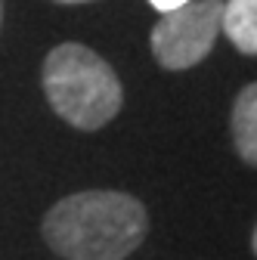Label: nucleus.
<instances>
[{"instance_id":"obj_6","label":"nucleus","mask_w":257,"mask_h":260,"mask_svg":"<svg viewBox=\"0 0 257 260\" xmlns=\"http://www.w3.org/2000/svg\"><path fill=\"white\" fill-rule=\"evenodd\" d=\"M149 4H152L158 13H171V10H180L183 4H189V0H149Z\"/></svg>"},{"instance_id":"obj_7","label":"nucleus","mask_w":257,"mask_h":260,"mask_svg":"<svg viewBox=\"0 0 257 260\" xmlns=\"http://www.w3.org/2000/svg\"><path fill=\"white\" fill-rule=\"evenodd\" d=\"M53 4H66V7H75V4H93V0H53Z\"/></svg>"},{"instance_id":"obj_2","label":"nucleus","mask_w":257,"mask_h":260,"mask_svg":"<svg viewBox=\"0 0 257 260\" xmlns=\"http://www.w3.org/2000/svg\"><path fill=\"white\" fill-rule=\"evenodd\" d=\"M44 96L50 109L78 130L106 127L124 103L115 69L84 44H59L44 59Z\"/></svg>"},{"instance_id":"obj_5","label":"nucleus","mask_w":257,"mask_h":260,"mask_svg":"<svg viewBox=\"0 0 257 260\" xmlns=\"http://www.w3.org/2000/svg\"><path fill=\"white\" fill-rule=\"evenodd\" d=\"M220 31H227L239 53L257 56V0H227Z\"/></svg>"},{"instance_id":"obj_9","label":"nucleus","mask_w":257,"mask_h":260,"mask_svg":"<svg viewBox=\"0 0 257 260\" xmlns=\"http://www.w3.org/2000/svg\"><path fill=\"white\" fill-rule=\"evenodd\" d=\"M0 25H4V0H0Z\"/></svg>"},{"instance_id":"obj_4","label":"nucleus","mask_w":257,"mask_h":260,"mask_svg":"<svg viewBox=\"0 0 257 260\" xmlns=\"http://www.w3.org/2000/svg\"><path fill=\"white\" fill-rule=\"evenodd\" d=\"M230 127H233V143L239 158L245 165L257 168V81L242 87V93L236 96Z\"/></svg>"},{"instance_id":"obj_8","label":"nucleus","mask_w":257,"mask_h":260,"mask_svg":"<svg viewBox=\"0 0 257 260\" xmlns=\"http://www.w3.org/2000/svg\"><path fill=\"white\" fill-rule=\"evenodd\" d=\"M251 248H254V257H257V226H254V236H251Z\"/></svg>"},{"instance_id":"obj_1","label":"nucleus","mask_w":257,"mask_h":260,"mask_svg":"<svg viewBox=\"0 0 257 260\" xmlns=\"http://www.w3.org/2000/svg\"><path fill=\"white\" fill-rule=\"evenodd\" d=\"M41 233L62 260H124L143 245L149 214L127 192L84 189L47 211Z\"/></svg>"},{"instance_id":"obj_3","label":"nucleus","mask_w":257,"mask_h":260,"mask_svg":"<svg viewBox=\"0 0 257 260\" xmlns=\"http://www.w3.org/2000/svg\"><path fill=\"white\" fill-rule=\"evenodd\" d=\"M223 25V0H189L165 13L152 28V56L168 72L199 65L217 44Z\"/></svg>"}]
</instances>
